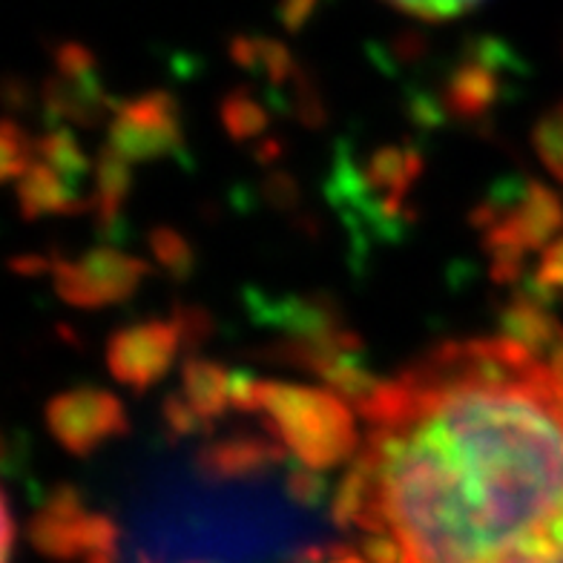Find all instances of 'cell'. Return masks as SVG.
<instances>
[{"label": "cell", "instance_id": "6da1fadb", "mask_svg": "<svg viewBox=\"0 0 563 563\" xmlns=\"http://www.w3.org/2000/svg\"><path fill=\"white\" fill-rule=\"evenodd\" d=\"M356 408L334 515L374 563H506L563 523V379L518 340L445 342Z\"/></svg>", "mask_w": 563, "mask_h": 563}, {"label": "cell", "instance_id": "7a4b0ae2", "mask_svg": "<svg viewBox=\"0 0 563 563\" xmlns=\"http://www.w3.org/2000/svg\"><path fill=\"white\" fill-rule=\"evenodd\" d=\"M233 406L260 411L279 443L313 472L349 460L356 449V426L342 397L308 386L256 383L233 374Z\"/></svg>", "mask_w": 563, "mask_h": 563}, {"label": "cell", "instance_id": "3957f363", "mask_svg": "<svg viewBox=\"0 0 563 563\" xmlns=\"http://www.w3.org/2000/svg\"><path fill=\"white\" fill-rule=\"evenodd\" d=\"M561 228V199L549 194L543 185H529L527 196L515 208L492 216V222H486V245L495 262L497 279H511L518 274L527 251L555 242Z\"/></svg>", "mask_w": 563, "mask_h": 563}, {"label": "cell", "instance_id": "277c9868", "mask_svg": "<svg viewBox=\"0 0 563 563\" xmlns=\"http://www.w3.org/2000/svg\"><path fill=\"white\" fill-rule=\"evenodd\" d=\"M185 340L181 317L170 319V322L153 319V322H141V325L119 331L107 349L112 377L124 386L150 388L167 374Z\"/></svg>", "mask_w": 563, "mask_h": 563}, {"label": "cell", "instance_id": "5b68a950", "mask_svg": "<svg viewBox=\"0 0 563 563\" xmlns=\"http://www.w3.org/2000/svg\"><path fill=\"white\" fill-rule=\"evenodd\" d=\"M46 426L64 449L73 454H87L115 434H124L126 415L112 394L78 388L60 394L46 406Z\"/></svg>", "mask_w": 563, "mask_h": 563}, {"label": "cell", "instance_id": "8992f818", "mask_svg": "<svg viewBox=\"0 0 563 563\" xmlns=\"http://www.w3.org/2000/svg\"><path fill=\"white\" fill-rule=\"evenodd\" d=\"M144 274L147 267L139 260H130L112 247H98L81 262H69V265L60 262L55 267V285L60 297L89 308V305H107L130 297Z\"/></svg>", "mask_w": 563, "mask_h": 563}, {"label": "cell", "instance_id": "52a82bcc", "mask_svg": "<svg viewBox=\"0 0 563 563\" xmlns=\"http://www.w3.org/2000/svg\"><path fill=\"white\" fill-rule=\"evenodd\" d=\"M178 141H181V124H178L176 101L164 92H153L119 112L110 147L126 162H135V158L162 156L167 150L178 147Z\"/></svg>", "mask_w": 563, "mask_h": 563}, {"label": "cell", "instance_id": "ba28073f", "mask_svg": "<svg viewBox=\"0 0 563 563\" xmlns=\"http://www.w3.org/2000/svg\"><path fill=\"white\" fill-rule=\"evenodd\" d=\"M181 397L196 408V415L205 422L219 417L233 406V374L219 368L216 363L190 360L185 365V386Z\"/></svg>", "mask_w": 563, "mask_h": 563}, {"label": "cell", "instance_id": "9c48e42d", "mask_svg": "<svg viewBox=\"0 0 563 563\" xmlns=\"http://www.w3.org/2000/svg\"><path fill=\"white\" fill-rule=\"evenodd\" d=\"M504 325L506 334H509L511 340H518L520 345H527V349L534 351L541 360L563 336V328L558 325L555 317H549L532 297L515 299V302L506 308Z\"/></svg>", "mask_w": 563, "mask_h": 563}, {"label": "cell", "instance_id": "30bf717a", "mask_svg": "<svg viewBox=\"0 0 563 563\" xmlns=\"http://www.w3.org/2000/svg\"><path fill=\"white\" fill-rule=\"evenodd\" d=\"M282 457V443H271L262 438H233L213 445L205 457V466L213 475H247L260 472Z\"/></svg>", "mask_w": 563, "mask_h": 563}, {"label": "cell", "instance_id": "8fae6325", "mask_svg": "<svg viewBox=\"0 0 563 563\" xmlns=\"http://www.w3.org/2000/svg\"><path fill=\"white\" fill-rule=\"evenodd\" d=\"M75 196L69 194V178L60 176L46 162L35 164L21 178V201L26 216L67 213L73 210Z\"/></svg>", "mask_w": 563, "mask_h": 563}, {"label": "cell", "instance_id": "7c38bea8", "mask_svg": "<svg viewBox=\"0 0 563 563\" xmlns=\"http://www.w3.org/2000/svg\"><path fill=\"white\" fill-rule=\"evenodd\" d=\"M497 96V78L489 64L472 60L466 67H460L449 87V104L460 115H481Z\"/></svg>", "mask_w": 563, "mask_h": 563}, {"label": "cell", "instance_id": "4fadbf2b", "mask_svg": "<svg viewBox=\"0 0 563 563\" xmlns=\"http://www.w3.org/2000/svg\"><path fill=\"white\" fill-rule=\"evenodd\" d=\"M126 187H130L126 158L110 147L98 162V210L104 216V222L115 219V210L126 196Z\"/></svg>", "mask_w": 563, "mask_h": 563}, {"label": "cell", "instance_id": "5bb4252c", "mask_svg": "<svg viewBox=\"0 0 563 563\" xmlns=\"http://www.w3.org/2000/svg\"><path fill=\"white\" fill-rule=\"evenodd\" d=\"M534 147L541 153L543 164H547L552 176L563 181V104L547 112V119L534 130Z\"/></svg>", "mask_w": 563, "mask_h": 563}, {"label": "cell", "instance_id": "9a60e30c", "mask_svg": "<svg viewBox=\"0 0 563 563\" xmlns=\"http://www.w3.org/2000/svg\"><path fill=\"white\" fill-rule=\"evenodd\" d=\"M386 3L422 21H452L481 7L483 0H386Z\"/></svg>", "mask_w": 563, "mask_h": 563}, {"label": "cell", "instance_id": "2e32d148", "mask_svg": "<svg viewBox=\"0 0 563 563\" xmlns=\"http://www.w3.org/2000/svg\"><path fill=\"white\" fill-rule=\"evenodd\" d=\"M224 121H228L230 133L236 135V139H245V135L260 133L262 126H265V115H262L260 107L253 104L245 92L230 96L228 107H224Z\"/></svg>", "mask_w": 563, "mask_h": 563}, {"label": "cell", "instance_id": "e0dca14e", "mask_svg": "<svg viewBox=\"0 0 563 563\" xmlns=\"http://www.w3.org/2000/svg\"><path fill=\"white\" fill-rule=\"evenodd\" d=\"M506 563H563V523H558L541 541H534Z\"/></svg>", "mask_w": 563, "mask_h": 563}, {"label": "cell", "instance_id": "ac0fdd59", "mask_svg": "<svg viewBox=\"0 0 563 563\" xmlns=\"http://www.w3.org/2000/svg\"><path fill=\"white\" fill-rule=\"evenodd\" d=\"M153 242H156L153 247H156L162 265L176 271V274H185V267L190 265V251H187L185 239L176 236L173 230H158L156 236H153Z\"/></svg>", "mask_w": 563, "mask_h": 563}, {"label": "cell", "instance_id": "d6986e66", "mask_svg": "<svg viewBox=\"0 0 563 563\" xmlns=\"http://www.w3.org/2000/svg\"><path fill=\"white\" fill-rule=\"evenodd\" d=\"M538 285L543 290H558V294H563V236L555 239V242H549V247L543 251Z\"/></svg>", "mask_w": 563, "mask_h": 563}, {"label": "cell", "instance_id": "ffe728a7", "mask_svg": "<svg viewBox=\"0 0 563 563\" xmlns=\"http://www.w3.org/2000/svg\"><path fill=\"white\" fill-rule=\"evenodd\" d=\"M23 167H26V147H23V139L18 133L15 124H7L3 130V173L9 178L23 176Z\"/></svg>", "mask_w": 563, "mask_h": 563}, {"label": "cell", "instance_id": "44dd1931", "mask_svg": "<svg viewBox=\"0 0 563 563\" xmlns=\"http://www.w3.org/2000/svg\"><path fill=\"white\" fill-rule=\"evenodd\" d=\"M317 563H374L368 555H354V552H342V555L328 558V561H317Z\"/></svg>", "mask_w": 563, "mask_h": 563}]
</instances>
